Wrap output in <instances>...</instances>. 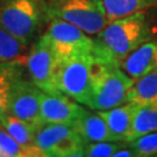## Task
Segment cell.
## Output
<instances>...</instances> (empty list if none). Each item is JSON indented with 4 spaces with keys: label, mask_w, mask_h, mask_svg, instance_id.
<instances>
[{
    "label": "cell",
    "mask_w": 157,
    "mask_h": 157,
    "mask_svg": "<svg viewBox=\"0 0 157 157\" xmlns=\"http://www.w3.org/2000/svg\"><path fill=\"white\" fill-rule=\"evenodd\" d=\"M0 148L8 157H44L42 151L35 146H23L0 126Z\"/></svg>",
    "instance_id": "d6986e66"
},
{
    "label": "cell",
    "mask_w": 157,
    "mask_h": 157,
    "mask_svg": "<svg viewBox=\"0 0 157 157\" xmlns=\"http://www.w3.org/2000/svg\"><path fill=\"white\" fill-rule=\"evenodd\" d=\"M73 127L84 144L101 141H115L107 127L106 121L98 112H90L86 109Z\"/></svg>",
    "instance_id": "4fadbf2b"
},
{
    "label": "cell",
    "mask_w": 157,
    "mask_h": 157,
    "mask_svg": "<svg viewBox=\"0 0 157 157\" xmlns=\"http://www.w3.org/2000/svg\"><path fill=\"white\" fill-rule=\"evenodd\" d=\"M106 63L92 51L65 61H57L56 87L61 93L87 107L97 75Z\"/></svg>",
    "instance_id": "7a4b0ae2"
},
{
    "label": "cell",
    "mask_w": 157,
    "mask_h": 157,
    "mask_svg": "<svg viewBox=\"0 0 157 157\" xmlns=\"http://www.w3.org/2000/svg\"><path fill=\"white\" fill-rule=\"evenodd\" d=\"M0 126L7 130V133L23 146H34V137L37 127L25 120L7 114L0 121Z\"/></svg>",
    "instance_id": "ac0fdd59"
},
{
    "label": "cell",
    "mask_w": 157,
    "mask_h": 157,
    "mask_svg": "<svg viewBox=\"0 0 157 157\" xmlns=\"http://www.w3.org/2000/svg\"><path fill=\"white\" fill-rule=\"evenodd\" d=\"M27 47L0 26V62L17 61L23 55Z\"/></svg>",
    "instance_id": "ffe728a7"
},
{
    "label": "cell",
    "mask_w": 157,
    "mask_h": 157,
    "mask_svg": "<svg viewBox=\"0 0 157 157\" xmlns=\"http://www.w3.org/2000/svg\"><path fill=\"white\" fill-rule=\"evenodd\" d=\"M97 35L95 54L107 62L121 65L136 48L149 41L150 28L146 14L137 12L108 22Z\"/></svg>",
    "instance_id": "6da1fadb"
},
{
    "label": "cell",
    "mask_w": 157,
    "mask_h": 157,
    "mask_svg": "<svg viewBox=\"0 0 157 157\" xmlns=\"http://www.w3.org/2000/svg\"><path fill=\"white\" fill-rule=\"evenodd\" d=\"M30 80L49 94H63L56 87L57 59L45 34L41 35L32 45L26 59Z\"/></svg>",
    "instance_id": "ba28073f"
},
{
    "label": "cell",
    "mask_w": 157,
    "mask_h": 157,
    "mask_svg": "<svg viewBox=\"0 0 157 157\" xmlns=\"http://www.w3.org/2000/svg\"><path fill=\"white\" fill-rule=\"evenodd\" d=\"M34 146L39 148L44 157L84 156V142L70 124H40L35 132Z\"/></svg>",
    "instance_id": "8992f818"
},
{
    "label": "cell",
    "mask_w": 157,
    "mask_h": 157,
    "mask_svg": "<svg viewBox=\"0 0 157 157\" xmlns=\"http://www.w3.org/2000/svg\"><path fill=\"white\" fill-rule=\"evenodd\" d=\"M134 83L120 65L106 63L95 77L87 107L105 111L122 105L127 102V93Z\"/></svg>",
    "instance_id": "5b68a950"
},
{
    "label": "cell",
    "mask_w": 157,
    "mask_h": 157,
    "mask_svg": "<svg viewBox=\"0 0 157 157\" xmlns=\"http://www.w3.org/2000/svg\"><path fill=\"white\" fill-rule=\"evenodd\" d=\"M127 102L136 106H147L157 104V71L148 73L135 80L127 93Z\"/></svg>",
    "instance_id": "9a60e30c"
},
{
    "label": "cell",
    "mask_w": 157,
    "mask_h": 157,
    "mask_svg": "<svg viewBox=\"0 0 157 157\" xmlns=\"http://www.w3.org/2000/svg\"><path fill=\"white\" fill-rule=\"evenodd\" d=\"M45 36L49 40L57 61H65L87 54L92 51L94 45V40L80 28L56 17L50 19Z\"/></svg>",
    "instance_id": "52a82bcc"
},
{
    "label": "cell",
    "mask_w": 157,
    "mask_h": 157,
    "mask_svg": "<svg viewBox=\"0 0 157 157\" xmlns=\"http://www.w3.org/2000/svg\"><path fill=\"white\" fill-rule=\"evenodd\" d=\"M154 132H157V104L137 106L132 128L127 136V142Z\"/></svg>",
    "instance_id": "2e32d148"
},
{
    "label": "cell",
    "mask_w": 157,
    "mask_h": 157,
    "mask_svg": "<svg viewBox=\"0 0 157 157\" xmlns=\"http://www.w3.org/2000/svg\"><path fill=\"white\" fill-rule=\"evenodd\" d=\"M108 22L157 6V0H102Z\"/></svg>",
    "instance_id": "e0dca14e"
},
{
    "label": "cell",
    "mask_w": 157,
    "mask_h": 157,
    "mask_svg": "<svg viewBox=\"0 0 157 157\" xmlns=\"http://www.w3.org/2000/svg\"><path fill=\"white\" fill-rule=\"evenodd\" d=\"M47 19L41 0H0V26L28 45Z\"/></svg>",
    "instance_id": "3957f363"
},
{
    "label": "cell",
    "mask_w": 157,
    "mask_h": 157,
    "mask_svg": "<svg viewBox=\"0 0 157 157\" xmlns=\"http://www.w3.org/2000/svg\"><path fill=\"white\" fill-rule=\"evenodd\" d=\"M137 106L132 102H124L122 105L113 107L98 113L106 121L113 139L115 141H127V136L132 128L133 119Z\"/></svg>",
    "instance_id": "7c38bea8"
},
{
    "label": "cell",
    "mask_w": 157,
    "mask_h": 157,
    "mask_svg": "<svg viewBox=\"0 0 157 157\" xmlns=\"http://www.w3.org/2000/svg\"><path fill=\"white\" fill-rule=\"evenodd\" d=\"M23 65L19 59L0 62V121L8 114L10 94L14 84L23 77Z\"/></svg>",
    "instance_id": "5bb4252c"
},
{
    "label": "cell",
    "mask_w": 157,
    "mask_h": 157,
    "mask_svg": "<svg viewBox=\"0 0 157 157\" xmlns=\"http://www.w3.org/2000/svg\"><path fill=\"white\" fill-rule=\"evenodd\" d=\"M120 67L134 80L157 71V41L141 44L127 56Z\"/></svg>",
    "instance_id": "8fae6325"
},
{
    "label": "cell",
    "mask_w": 157,
    "mask_h": 157,
    "mask_svg": "<svg viewBox=\"0 0 157 157\" xmlns=\"http://www.w3.org/2000/svg\"><path fill=\"white\" fill-rule=\"evenodd\" d=\"M44 92L32 80L20 78L10 94L8 114L39 127L41 124L40 109Z\"/></svg>",
    "instance_id": "9c48e42d"
},
{
    "label": "cell",
    "mask_w": 157,
    "mask_h": 157,
    "mask_svg": "<svg viewBox=\"0 0 157 157\" xmlns=\"http://www.w3.org/2000/svg\"><path fill=\"white\" fill-rule=\"evenodd\" d=\"M47 19H61L77 26L87 35H97L108 23L102 0H48Z\"/></svg>",
    "instance_id": "277c9868"
},
{
    "label": "cell",
    "mask_w": 157,
    "mask_h": 157,
    "mask_svg": "<svg viewBox=\"0 0 157 157\" xmlns=\"http://www.w3.org/2000/svg\"><path fill=\"white\" fill-rule=\"evenodd\" d=\"M127 141H101L92 142L84 146V156L87 157H111L126 146Z\"/></svg>",
    "instance_id": "44dd1931"
},
{
    "label": "cell",
    "mask_w": 157,
    "mask_h": 157,
    "mask_svg": "<svg viewBox=\"0 0 157 157\" xmlns=\"http://www.w3.org/2000/svg\"><path fill=\"white\" fill-rule=\"evenodd\" d=\"M135 157H157V132L142 135L129 142Z\"/></svg>",
    "instance_id": "7402d4cb"
},
{
    "label": "cell",
    "mask_w": 157,
    "mask_h": 157,
    "mask_svg": "<svg viewBox=\"0 0 157 157\" xmlns=\"http://www.w3.org/2000/svg\"><path fill=\"white\" fill-rule=\"evenodd\" d=\"M86 111L80 104L65 94H43L40 118L42 124H73Z\"/></svg>",
    "instance_id": "30bf717a"
}]
</instances>
